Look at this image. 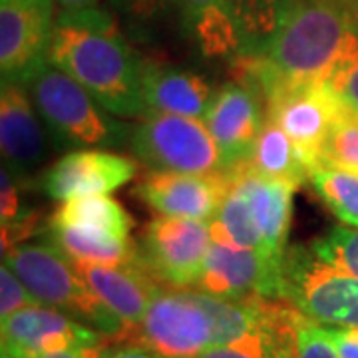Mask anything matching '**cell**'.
Wrapping results in <instances>:
<instances>
[{
    "label": "cell",
    "mask_w": 358,
    "mask_h": 358,
    "mask_svg": "<svg viewBox=\"0 0 358 358\" xmlns=\"http://www.w3.org/2000/svg\"><path fill=\"white\" fill-rule=\"evenodd\" d=\"M2 341L32 357L68 348H94L106 343L102 334L58 308L34 303L2 320Z\"/></svg>",
    "instance_id": "e0dca14e"
},
{
    "label": "cell",
    "mask_w": 358,
    "mask_h": 358,
    "mask_svg": "<svg viewBox=\"0 0 358 358\" xmlns=\"http://www.w3.org/2000/svg\"><path fill=\"white\" fill-rule=\"evenodd\" d=\"M56 18L54 0L0 2L2 82L24 86L48 62Z\"/></svg>",
    "instance_id": "8fae6325"
},
{
    "label": "cell",
    "mask_w": 358,
    "mask_h": 358,
    "mask_svg": "<svg viewBox=\"0 0 358 358\" xmlns=\"http://www.w3.org/2000/svg\"><path fill=\"white\" fill-rule=\"evenodd\" d=\"M227 171L211 176L150 171L136 183L134 195L159 215L211 221L227 193Z\"/></svg>",
    "instance_id": "9a60e30c"
},
{
    "label": "cell",
    "mask_w": 358,
    "mask_h": 358,
    "mask_svg": "<svg viewBox=\"0 0 358 358\" xmlns=\"http://www.w3.org/2000/svg\"><path fill=\"white\" fill-rule=\"evenodd\" d=\"M36 112L60 145L120 148L129 143L131 128L114 120L78 80L50 62L40 68L24 84Z\"/></svg>",
    "instance_id": "3957f363"
},
{
    "label": "cell",
    "mask_w": 358,
    "mask_h": 358,
    "mask_svg": "<svg viewBox=\"0 0 358 358\" xmlns=\"http://www.w3.org/2000/svg\"><path fill=\"white\" fill-rule=\"evenodd\" d=\"M294 358H338V355L322 324L305 317L299 329V352Z\"/></svg>",
    "instance_id": "1f68e13d"
},
{
    "label": "cell",
    "mask_w": 358,
    "mask_h": 358,
    "mask_svg": "<svg viewBox=\"0 0 358 358\" xmlns=\"http://www.w3.org/2000/svg\"><path fill=\"white\" fill-rule=\"evenodd\" d=\"M247 166L261 176L291 183L296 189L305 181H310V169L303 162L293 140L282 131L279 124L268 117L259 134L255 152Z\"/></svg>",
    "instance_id": "cb8c5ba5"
},
{
    "label": "cell",
    "mask_w": 358,
    "mask_h": 358,
    "mask_svg": "<svg viewBox=\"0 0 358 358\" xmlns=\"http://www.w3.org/2000/svg\"><path fill=\"white\" fill-rule=\"evenodd\" d=\"M267 117L279 124L293 140L303 162L310 169L320 164V152L343 103L322 82L282 84L265 98Z\"/></svg>",
    "instance_id": "30bf717a"
},
{
    "label": "cell",
    "mask_w": 358,
    "mask_h": 358,
    "mask_svg": "<svg viewBox=\"0 0 358 358\" xmlns=\"http://www.w3.org/2000/svg\"><path fill=\"white\" fill-rule=\"evenodd\" d=\"M129 341L164 358H195L213 346V324L193 289L159 287Z\"/></svg>",
    "instance_id": "9c48e42d"
},
{
    "label": "cell",
    "mask_w": 358,
    "mask_h": 358,
    "mask_svg": "<svg viewBox=\"0 0 358 358\" xmlns=\"http://www.w3.org/2000/svg\"><path fill=\"white\" fill-rule=\"evenodd\" d=\"M324 333L331 338L338 358H358V329L348 327H324Z\"/></svg>",
    "instance_id": "d6a6232c"
},
{
    "label": "cell",
    "mask_w": 358,
    "mask_h": 358,
    "mask_svg": "<svg viewBox=\"0 0 358 358\" xmlns=\"http://www.w3.org/2000/svg\"><path fill=\"white\" fill-rule=\"evenodd\" d=\"M60 13H76V10H86V8H96L100 0H54Z\"/></svg>",
    "instance_id": "74e56055"
},
{
    "label": "cell",
    "mask_w": 358,
    "mask_h": 358,
    "mask_svg": "<svg viewBox=\"0 0 358 358\" xmlns=\"http://www.w3.org/2000/svg\"><path fill=\"white\" fill-rule=\"evenodd\" d=\"M143 100L148 112L203 120L213 88L203 76L178 66L143 64Z\"/></svg>",
    "instance_id": "ffe728a7"
},
{
    "label": "cell",
    "mask_w": 358,
    "mask_h": 358,
    "mask_svg": "<svg viewBox=\"0 0 358 358\" xmlns=\"http://www.w3.org/2000/svg\"><path fill=\"white\" fill-rule=\"evenodd\" d=\"M183 24L205 56H239L241 32L233 0H178Z\"/></svg>",
    "instance_id": "44dd1931"
},
{
    "label": "cell",
    "mask_w": 358,
    "mask_h": 358,
    "mask_svg": "<svg viewBox=\"0 0 358 358\" xmlns=\"http://www.w3.org/2000/svg\"><path fill=\"white\" fill-rule=\"evenodd\" d=\"M22 187L24 183L2 164V171H0V223L2 225L20 221L28 217L30 213H34L22 201V195H20Z\"/></svg>",
    "instance_id": "f546056e"
},
{
    "label": "cell",
    "mask_w": 358,
    "mask_h": 358,
    "mask_svg": "<svg viewBox=\"0 0 358 358\" xmlns=\"http://www.w3.org/2000/svg\"><path fill=\"white\" fill-rule=\"evenodd\" d=\"M197 291L221 299H279L282 301V263L261 251L211 241Z\"/></svg>",
    "instance_id": "7c38bea8"
},
{
    "label": "cell",
    "mask_w": 358,
    "mask_h": 358,
    "mask_svg": "<svg viewBox=\"0 0 358 358\" xmlns=\"http://www.w3.org/2000/svg\"><path fill=\"white\" fill-rule=\"evenodd\" d=\"M322 84L333 92L350 114L358 117V30L350 36Z\"/></svg>",
    "instance_id": "83f0119b"
},
{
    "label": "cell",
    "mask_w": 358,
    "mask_h": 358,
    "mask_svg": "<svg viewBox=\"0 0 358 358\" xmlns=\"http://www.w3.org/2000/svg\"><path fill=\"white\" fill-rule=\"evenodd\" d=\"M209 245V221L159 215L141 231L138 263L164 287L195 289Z\"/></svg>",
    "instance_id": "ba28073f"
},
{
    "label": "cell",
    "mask_w": 358,
    "mask_h": 358,
    "mask_svg": "<svg viewBox=\"0 0 358 358\" xmlns=\"http://www.w3.org/2000/svg\"><path fill=\"white\" fill-rule=\"evenodd\" d=\"M48 221L112 239H131L134 229V219L126 207L108 195H86L64 201Z\"/></svg>",
    "instance_id": "603a6c76"
},
{
    "label": "cell",
    "mask_w": 358,
    "mask_h": 358,
    "mask_svg": "<svg viewBox=\"0 0 358 358\" xmlns=\"http://www.w3.org/2000/svg\"><path fill=\"white\" fill-rule=\"evenodd\" d=\"M100 358H164L148 346L134 341H112V345H103Z\"/></svg>",
    "instance_id": "e575fe53"
},
{
    "label": "cell",
    "mask_w": 358,
    "mask_h": 358,
    "mask_svg": "<svg viewBox=\"0 0 358 358\" xmlns=\"http://www.w3.org/2000/svg\"><path fill=\"white\" fill-rule=\"evenodd\" d=\"M320 166L341 167L358 173V117L346 108L334 120L320 152Z\"/></svg>",
    "instance_id": "4316f807"
},
{
    "label": "cell",
    "mask_w": 358,
    "mask_h": 358,
    "mask_svg": "<svg viewBox=\"0 0 358 358\" xmlns=\"http://www.w3.org/2000/svg\"><path fill=\"white\" fill-rule=\"evenodd\" d=\"M34 303H38V301L26 289L20 277L8 265L2 263V267H0V320L8 319L20 308L30 307Z\"/></svg>",
    "instance_id": "4dcf8cb0"
},
{
    "label": "cell",
    "mask_w": 358,
    "mask_h": 358,
    "mask_svg": "<svg viewBox=\"0 0 358 358\" xmlns=\"http://www.w3.org/2000/svg\"><path fill=\"white\" fill-rule=\"evenodd\" d=\"M265 120V100L253 86L235 80L213 94L203 124L217 143L225 171L251 159Z\"/></svg>",
    "instance_id": "4fadbf2b"
},
{
    "label": "cell",
    "mask_w": 358,
    "mask_h": 358,
    "mask_svg": "<svg viewBox=\"0 0 358 358\" xmlns=\"http://www.w3.org/2000/svg\"><path fill=\"white\" fill-rule=\"evenodd\" d=\"M308 245L320 261L358 277V227L338 225Z\"/></svg>",
    "instance_id": "f1b7e54d"
},
{
    "label": "cell",
    "mask_w": 358,
    "mask_h": 358,
    "mask_svg": "<svg viewBox=\"0 0 358 358\" xmlns=\"http://www.w3.org/2000/svg\"><path fill=\"white\" fill-rule=\"evenodd\" d=\"M213 324V345L237 348L253 358H294L305 315L279 299H221L193 289Z\"/></svg>",
    "instance_id": "5b68a950"
},
{
    "label": "cell",
    "mask_w": 358,
    "mask_h": 358,
    "mask_svg": "<svg viewBox=\"0 0 358 358\" xmlns=\"http://www.w3.org/2000/svg\"><path fill=\"white\" fill-rule=\"evenodd\" d=\"M310 183L336 217L350 227H358V173L320 166L313 169Z\"/></svg>",
    "instance_id": "484cf974"
},
{
    "label": "cell",
    "mask_w": 358,
    "mask_h": 358,
    "mask_svg": "<svg viewBox=\"0 0 358 358\" xmlns=\"http://www.w3.org/2000/svg\"><path fill=\"white\" fill-rule=\"evenodd\" d=\"M195 358H253V357L245 355V352L237 350V348H231V346L213 345V346H209L207 350H203L199 357H195Z\"/></svg>",
    "instance_id": "8d00e7d4"
},
{
    "label": "cell",
    "mask_w": 358,
    "mask_h": 358,
    "mask_svg": "<svg viewBox=\"0 0 358 358\" xmlns=\"http://www.w3.org/2000/svg\"><path fill=\"white\" fill-rule=\"evenodd\" d=\"M293 2L294 0H233L243 42L239 54L257 56L265 50Z\"/></svg>",
    "instance_id": "d4e9b609"
},
{
    "label": "cell",
    "mask_w": 358,
    "mask_h": 358,
    "mask_svg": "<svg viewBox=\"0 0 358 358\" xmlns=\"http://www.w3.org/2000/svg\"><path fill=\"white\" fill-rule=\"evenodd\" d=\"M0 358H34V357L2 341V345H0Z\"/></svg>",
    "instance_id": "f35d334b"
},
{
    "label": "cell",
    "mask_w": 358,
    "mask_h": 358,
    "mask_svg": "<svg viewBox=\"0 0 358 358\" xmlns=\"http://www.w3.org/2000/svg\"><path fill=\"white\" fill-rule=\"evenodd\" d=\"M48 62L78 80L110 114H148L141 84L145 62L100 6L58 14Z\"/></svg>",
    "instance_id": "7a4b0ae2"
},
{
    "label": "cell",
    "mask_w": 358,
    "mask_h": 358,
    "mask_svg": "<svg viewBox=\"0 0 358 358\" xmlns=\"http://www.w3.org/2000/svg\"><path fill=\"white\" fill-rule=\"evenodd\" d=\"M2 263L20 277L38 303L74 317L103 338L124 341V324L92 293L72 259L58 247L52 243H20L2 255Z\"/></svg>",
    "instance_id": "277c9868"
},
{
    "label": "cell",
    "mask_w": 358,
    "mask_h": 358,
    "mask_svg": "<svg viewBox=\"0 0 358 358\" xmlns=\"http://www.w3.org/2000/svg\"><path fill=\"white\" fill-rule=\"evenodd\" d=\"M0 148L4 166L24 183L50 154L48 131L22 84L2 82L0 90Z\"/></svg>",
    "instance_id": "2e32d148"
},
{
    "label": "cell",
    "mask_w": 358,
    "mask_h": 358,
    "mask_svg": "<svg viewBox=\"0 0 358 358\" xmlns=\"http://www.w3.org/2000/svg\"><path fill=\"white\" fill-rule=\"evenodd\" d=\"M282 301L324 327L358 329V277L320 261L310 245L287 249Z\"/></svg>",
    "instance_id": "8992f818"
},
{
    "label": "cell",
    "mask_w": 358,
    "mask_h": 358,
    "mask_svg": "<svg viewBox=\"0 0 358 358\" xmlns=\"http://www.w3.org/2000/svg\"><path fill=\"white\" fill-rule=\"evenodd\" d=\"M140 164L128 155L98 148L74 150L56 159L42 176L40 189L54 201L86 195H108L138 176Z\"/></svg>",
    "instance_id": "5bb4252c"
},
{
    "label": "cell",
    "mask_w": 358,
    "mask_h": 358,
    "mask_svg": "<svg viewBox=\"0 0 358 358\" xmlns=\"http://www.w3.org/2000/svg\"><path fill=\"white\" fill-rule=\"evenodd\" d=\"M358 30V0H294L257 56H237L235 76L267 98L282 84L322 82Z\"/></svg>",
    "instance_id": "6da1fadb"
},
{
    "label": "cell",
    "mask_w": 358,
    "mask_h": 358,
    "mask_svg": "<svg viewBox=\"0 0 358 358\" xmlns=\"http://www.w3.org/2000/svg\"><path fill=\"white\" fill-rule=\"evenodd\" d=\"M124 14L138 20H152L166 10L169 0H112Z\"/></svg>",
    "instance_id": "836d02e7"
},
{
    "label": "cell",
    "mask_w": 358,
    "mask_h": 358,
    "mask_svg": "<svg viewBox=\"0 0 358 358\" xmlns=\"http://www.w3.org/2000/svg\"><path fill=\"white\" fill-rule=\"evenodd\" d=\"M227 176L251 203L259 231L263 235L265 253L282 263L289 249L287 239L293 217V193L296 187L279 179L261 176L247 164L227 169Z\"/></svg>",
    "instance_id": "d6986e66"
},
{
    "label": "cell",
    "mask_w": 358,
    "mask_h": 358,
    "mask_svg": "<svg viewBox=\"0 0 358 358\" xmlns=\"http://www.w3.org/2000/svg\"><path fill=\"white\" fill-rule=\"evenodd\" d=\"M129 148L143 166L154 171L195 176L225 171L217 143L203 120L195 117L148 112L131 128Z\"/></svg>",
    "instance_id": "52a82bcc"
},
{
    "label": "cell",
    "mask_w": 358,
    "mask_h": 358,
    "mask_svg": "<svg viewBox=\"0 0 358 358\" xmlns=\"http://www.w3.org/2000/svg\"><path fill=\"white\" fill-rule=\"evenodd\" d=\"M102 346H94V348H68V350H54V352H44L34 358H100Z\"/></svg>",
    "instance_id": "d590c367"
},
{
    "label": "cell",
    "mask_w": 358,
    "mask_h": 358,
    "mask_svg": "<svg viewBox=\"0 0 358 358\" xmlns=\"http://www.w3.org/2000/svg\"><path fill=\"white\" fill-rule=\"evenodd\" d=\"M72 263L80 273V277L92 289V293L124 324L126 331L124 341H129L143 320L152 296L164 285L155 281L140 263L136 265H92V263H76V261Z\"/></svg>",
    "instance_id": "ac0fdd59"
},
{
    "label": "cell",
    "mask_w": 358,
    "mask_h": 358,
    "mask_svg": "<svg viewBox=\"0 0 358 358\" xmlns=\"http://www.w3.org/2000/svg\"><path fill=\"white\" fill-rule=\"evenodd\" d=\"M48 243L58 247L64 255L76 263L92 265H136L140 249L136 239H112L78 229L72 225L50 223L46 227Z\"/></svg>",
    "instance_id": "7402d4cb"
}]
</instances>
